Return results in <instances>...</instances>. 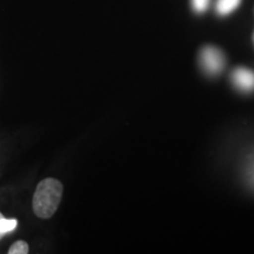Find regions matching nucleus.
<instances>
[{
  "instance_id": "1",
  "label": "nucleus",
  "mask_w": 254,
  "mask_h": 254,
  "mask_svg": "<svg viewBox=\"0 0 254 254\" xmlns=\"http://www.w3.org/2000/svg\"><path fill=\"white\" fill-rule=\"evenodd\" d=\"M63 184L55 178H46L38 184L32 207L40 219H50L58 209L63 196Z\"/></svg>"
},
{
  "instance_id": "2",
  "label": "nucleus",
  "mask_w": 254,
  "mask_h": 254,
  "mask_svg": "<svg viewBox=\"0 0 254 254\" xmlns=\"http://www.w3.org/2000/svg\"><path fill=\"white\" fill-rule=\"evenodd\" d=\"M200 65L208 75L220 74L225 66V57L222 52L214 46H206L200 52Z\"/></svg>"
},
{
  "instance_id": "3",
  "label": "nucleus",
  "mask_w": 254,
  "mask_h": 254,
  "mask_svg": "<svg viewBox=\"0 0 254 254\" xmlns=\"http://www.w3.org/2000/svg\"><path fill=\"white\" fill-rule=\"evenodd\" d=\"M232 82L239 91H254V71L245 67L236 68L232 73Z\"/></svg>"
},
{
  "instance_id": "4",
  "label": "nucleus",
  "mask_w": 254,
  "mask_h": 254,
  "mask_svg": "<svg viewBox=\"0 0 254 254\" xmlns=\"http://www.w3.org/2000/svg\"><path fill=\"white\" fill-rule=\"evenodd\" d=\"M241 0H217V12L220 15H227L232 13L238 6L240 5Z\"/></svg>"
},
{
  "instance_id": "5",
  "label": "nucleus",
  "mask_w": 254,
  "mask_h": 254,
  "mask_svg": "<svg viewBox=\"0 0 254 254\" xmlns=\"http://www.w3.org/2000/svg\"><path fill=\"white\" fill-rule=\"evenodd\" d=\"M17 225L18 221L15 219H5V217H1L0 218V233L5 236L6 233L14 231Z\"/></svg>"
},
{
  "instance_id": "6",
  "label": "nucleus",
  "mask_w": 254,
  "mask_h": 254,
  "mask_svg": "<svg viewBox=\"0 0 254 254\" xmlns=\"http://www.w3.org/2000/svg\"><path fill=\"white\" fill-rule=\"evenodd\" d=\"M245 177L247 184L254 190V154L251 155L249 160H247L245 167Z\"/></svg>"
},
{
  "instance_id": "7",
  "label": "nucleus",
  "mask_w": 254,
  "mask_h": 254,
  "mask_svg": "<svg viewBox=\"0 0 254 254\" xmlns=\"http://www.w3.org/2000/svg\"><path fill=\"white\" fill-rule=\"evenodd\" d=\"M28 251H30L28 244L23 240H18L9 247L8 254H27Z\"/></svg>"
},
{
  "instance_id": "8",
  "label": "nucleus",
  "mask_w": 254,
  "mask_h": 254,
  "mask_svg": "<svg viewBox=\"0 0 254 254\" xmlns=\"http://www.w3.org/2000/svg\"><path fill=\"white\" fill-rule=\"evenodd\" d=\"M211 0H192V7L198 13H202L207 9Z\"/></svg>"
},
{
  "instance_id": "9",
  "label": "nucleus",
  "mask_w": 254,
  "mask_h": 254,
  "mask_svg": "<svg viewBox=\"0 0 254 254\" xmlns=\"http://www.w3.org/2000/svg\"><path fill=\"white\" fill-rule=\"evenodd\" d=\"M1 217H4V215H2L1 213H0V218H1ZM2 237H4V234H1V233H0V240L2 239Z\"/></svg>"
}]
</instances>
